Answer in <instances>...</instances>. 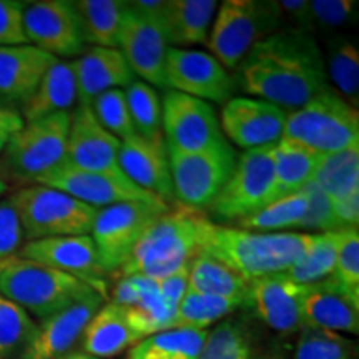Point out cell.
Instances as JSON below:
<instances>
[{
	"label": "cell",
	"mask_w": 359,
	"mask_h": 359,
	"mask_svg": "<svg viewBox=\"0 0 359 359\" xmlns=\"http://www.w3.org/2000/svg\"><path fill=\"white\" fill-rule=\"evenodd\" d=\"M238 74L243 92L285 110L299 109L327 87L325 57L316 40L293 27L259 40Z\"/></svg>",
	"instance_id": "obj_1"
},
{
	"label": "cell",
	"mask_w": 359,
	"mask_h": 359,
	"mask_svg": "<svg viewBox=\"0 0 359 359\" xmlns=\"http://www.w3.org/2000/svg\"><path fill=\"white\" fill-rule=\"evenodd\" d=\"M313 233H259L218 224L205 218L200 250L222 259L245 280L286 273L303 257Z\"/></svg>",
	"instance_id": "obj_2"
},
{
	"label": "cell",
	"mask_w": 359,
	"mask_h": 359,
	"mask_svg": "<svg viewBox=\"0 0 359 359\" xmlns=\"http://www.w3.org/2000/svg\"><path fill=\"white\" fill-rule=\"evenodd\" d=\"M203 212L178 205L151 222L116 275L163 280L188 266L200 251Z\"/></svg>",
	"instance_id": "obj_3"
},
{
	"label": "cell",
	"mask_w": 359,
	"mask_h": 359,
	"mask_svg": "<svg viewBox=\"0 0 359 359\" xmlns=\"http://www.w3.org/2000/svg\"><path fill=\"white\" fill-rule=\"evenodd\" d=\"M0 294L43 321L98 293L79 278L19 258L0 268Z\"/></svg>",
	"instance_id": "obj_4"
},
{
	"label": "cell",
	"mask_w": 359,
	"mask_h": 359,
	"mask_svg": "<svg viewBox=\"0 0 359 359\" xmlns=\"http://www.w3.org/2000/svg\"><path fill=\"white\" fill-rule=\"evenodd\" d=\"M285 138L306 145L318 154L359 148V114L334 88L326 87L299 109L288 111Z\"/></svg>",
	"instance_id": "obj_5"
},
{
	"label": "cell",
	"mask_w": 359,
	"mask_h": 359,
	"mask_svg": "<svg viewBox=\"0 0 359 359\" xmlns=\"http://www.w3.org/2000/svg\"><path fill=\"white\" fill-rule=\"evenodd\" d=\"M27 241L90 235L97 208L43 185L24 187L8 196Z\"/></svg>",
	"instance_id": "obj_6"
},
{
	"label": "cell",
	"mask_w": 359,
	"mask_h": 359,
	"mask_svg": "<svg viewBox=\"0 0 359 359\" xmlns=\"http://www.w3.org/2000/svg\"><path fill=\"white\" fill-rule=\"evenodd\" d=\"M281 13L271 0H224L215 13L208 47L224 69H238L259 40L280 29Z\"/></svg>",
	"instance_id": "obj_7"
},
{
	"label": "cell",
	"mask_w": 359,
	"mask_h": 359,
	"mask_svg": "<svg viewBox=\"0 0 359 359\" xmlns=\"http://www.w3.org/2000/svg\"><path fill=\"white\" fill-rule=\"evenodd\" d=\"M72 111L25 122L0 156V178L34 182L65 160Z\"/></svg>",
	"instance_id": "obj_8"
},
{
	"label": "cell",
	"mask_w": 359,
	"mask_h": 359,
	"mask_svg": "<svg viewBox=\"0 0 359 359\" xmlns=\"http://www.w3.org/2000/svg\"><path fill=\"white\" fill-rule=\"evenodd\" d=\"M273 148H253L238 156L230 180L208 206L215 219L240 223L276 200Z\"/></svg>",
	"instance_id": "obj_9"
},
{
	"label": "cell",
	"mask_w": 359,
	"mask_h": 359,
	"mask_svg": "<svg viewBox=\"0 0 359 359\" xmlns=\"http://www.w3.org/2000/svg\"><path fill=\"white\" fill-rule=\"evenodd\" d=\"M167 148L175 198L198 212L208 208L235 170L238 156L230 142L193 154Z\"/></svg>",
	"instance_id": "obj_10"
},
{
	"label": "cell",
	"mask_w": 359,
	"mask_h": 359,
	"mask_svg": "<svg viewBox=\"0 0 359 359\" xmlns=\"http://www.w3.org/2000/svg\"><path fill=\"white\" fill-rule=\"evenodd\" d=\"M170 208L165 201H128L100 208L92 236L107 275L118 273L151 222Z\"/></svg>",
	"instance_id": "obj_11"
},
{
	"label": "cell",
	"mask_w": 359,
	"mask_h": 359,
	"mask_svg": "<svg viewBox=\"0 0 359 359\" xmlns=\"http://www.w3.org/2000/svg\"><path fill=\"white\" fill-rule=\"evenodd\" d=\"M161 130L167 147L187 154L206 150L226 140L217 111L208 102L175 90H168L161 97Z\"/></svg>",
	"instance_id": "obj_12"
},
{
	"label": "cell",
	"mask_w": 359,
	"mask_h": 359,
	"mask_svg": "<svg viewBox=\"0 0 359 359\" xmlns=\"http://www.w3.org/2000/svg\"><path fill=\"white\" fill-rule=\"evenodd\" d=\"M35 183L64 191L97 210L128 201H160L155 195L133 185L122 172H88L67 161L39 177Z\"/></svg>",
	"instance_id": "obj_13"
},
{
	"label": "cell",
	"mask_w": 359,
	"mask_h": 359,
	"mask_svg": "<svg viewBox=\"0 0 359 359\" xmlns=\"http://www.w3.org/2000/svg\"><path fill=\"white\" fill-rule=\"evenodd\" d=\"M165 85L203 102L226 103L235 92L236 82L212 53L170 47L165 64Z\"/></svg>",
	"instance_id": "obj_14"
},
{
	"label": "cell",
	"mask_w": 359,
	"mask_h": 359,
	"mask_svg": "<svg viewBox=\"0 0 359 359\" xmlns=\"http://www.w3.org/2000/svg\"><path fill=\"white\" fill-rule=\"evenodd\" d=\"M20 259L58 269L79 278L95 290L103 299L109 296L107 271L102 266L92 236H62L47 240L27 241L20 248Z\"/></svg>",
	"instance_id": "obj_15"
},
{
	"label": "cell",
	"mask_w": 359,
	"mask_h": 359,
	"mask_svg": "<svg viewBox=\"0 0 359 359\" xmlns=\"http://www.w3.org/2000/svg\"><path fill=\"white\" fill-rule=\"evenodd\" d=\"M25 35L30 45L52 57H77L85 52L79 13L69 0H40L25 4Z\"/></svg>",
	"instance_id": "obj_16"
},
{
	"label": "cell",
	"mask_w": 359,
	"mask_h": 359,
	"mask_svg": "<svg viewBox=\"0 0 359 359\" xmlns=\"http://www.w3.org/2000/svg\"><path fill=\"white\" fill-rule=\"evenodd\" d=\"M288 111L259 98L235 97L223 103L222 127L235 145L253 150L276 145L283 138Z\"/></svg>",
	"instance_id": "obj_17"
},
{
	"label": "cell",
	"mask_w": 359,
	"mask_h": 359,
	"mask_svg": "<svg viewBox=\"0 0 359 359\" xmlns=\"http://www.w3.org/2000/svg\"><path fill=\"white\" fill-rule=\"evenodd\" d=\"M128 4V2H127ZM170 43L161 27L127 6L118 37V50L132 69L151 87L165 88V64Z\"/></svg>",
	"instance_id": "obj_18"
},
{
	"label": "cell",
	"mask_w": 359,
	"mask_h": 359,
	"mask_svg": "<svg viewBox=\"0 0 359 359\" xmlns=\"http://www.w3.org/2000/svg\"><path fill=\"white\" fill-rule=\"evenodd\" d=\"M120 147L122 140L102 127L90 107H75L72 111L64 161L88 172L118 173Z\"/></svg>",
	"instance_id": "obj_19"
},
{
	"label": "cell",
	"mask_w": 359,
	"mask_h": 359,
	"mask_svg": "<svg viewBox=\"0 0 359 359\" xmlns=\"http://www.w3.org/2000/svg\"><path fill=\"white\" fill-rule=\"evenodd\" d=\"M102 303L100 294H92L40 321L30 343L20 353V359H58L72 353Z\"/></svg>",
	"instance_id": "obj_20"
},
{
	"label": "cell",
	"mask_w": 359,
	"mask_h": 359,
	"mask_svg": "<svg viewBox=\"0 0 359 359\" xmlns=\"http://www.w3.org/2000/svg\"><path fill=\"white\" fill-rule=\"evenodd\" d=\"M306 286L290 280L285 273L250 281L248 306L268 327L280 334L303 330L302 302Z\"/></svg>",
	"instance_id": "obj_21"
},
{
	"label": "cell",
	"mask_w": 359,
	"mask_h": 359,
	"mask_svg": "<svg viewBox=\"0 0 359 359\" xmlns=\"http://www.w3.org/2000/svg\"><path fill=\"white\" fill-rule=\"evenodd\" d=\"M118 167L133 185L151 193L165 203L175 198L165 138L147 140L137 133L125 138L120 147Z\"/></svg>",
	"instance_id": "obj_22"
},
{
	"label": "cell",
	"mask_w": 359,
	"mask_h": 359,
	"mask_svg": "<svg viewBox=\"0 0 359 359\" xmlns=\"http://www.w3.org/2000/svg\"><path fill=\"white\" fill-rule=\"evenodd\" d=\"M304 327L333 331V333H359V302L333 276L306 286L302 302Z\"/></svg>",
	"instance_id": "obj_23"
},
{
	"label": "cell",
	"mask_w": 359,
	"mask_h": 359,
	"mask_svg": "<svg viewBox=\"0 0 359 359\" xmlns=\"http://www.w3.org/2000/svg\"><path fill=\"white\" fill-rule=\"evenodd\" d=\"M70 64L77 83V105L83 107L109 90L128 87L137 79L118 48L92 47Z\"/></svg>",
	"instance_id": "obj_24"
},
{
	"label": "cell",
	"mask_w": 359,
	"mask_h": 359,
	"mask_svg": "<svg viewBox=\"0 0 359 359\" xmlns=\"http://www.w3.org/2000/svg\"><path fill=\"white\" fill-rule=\"evenodd\" d=\"M57 58L34 45L0 47V98L24 105Z\"/></svg>",
	"instance_id": "obj_25"
},
{
	"label": "cell",
	"mask_w": 359,
	"mask_h": 359,
	"mask_svg": "<svg viewBox=\"0 0 359 359\" xmlns=\"http://www.w3.org/2000/svg\"><path fill=\"white\" fill-rule=\"evenodd\" d=\"M217 11V0H167L161 29L170 47L208 43Z\"/></svg>",
	"instance_id": "obj_26"
},
{
	"label": "cell",
	"mask_w": 359,
	"mask_h": 359,
	"mask_svg": "<svg viewBox=\"0 0 359 359\" xmlns=\"http://www.w3.org/2000/svg\"><path fill=\"white\" fill-rule=\"evenodd\" d=\"M77 105V83L70 62L57 58L45 72L32 97L20 107L24 122L47 118V116L70 111Z\"/></svg>",
	"instance_id": "obj_27"
},
{
	"label": "cell",
	"mask_w": 359,
	"mask_h": 359,
	"mask_svg": "<svg viewBox=\"0 0 359 359\" xmlns=\"http://www.w3.org/2000/svg\"><path fill=\"white\" fill-rule=\"evenodd\" d=\"M138 343L130 327L127 309L109 303L93 314L80 339V351L98 359L118 356L125 349Z\"/></svg>",
	"instance_id": "obj_28"
},
{
	"label": "cell",
	"mask_w": 359,
	"mask_h": 359,
	"mask_svg": "<svg viewBox=\"0 0 359 359\" xmlns=\"http://www.w3.org/2000/svg\"><path fill=\"white\" fill-rule=\"evenodd\" d=\"M276 178V198L293 195L313 182L321 154L303 143L283 137L273 148Z\"/></svg>",
	"instance_id": "obj_29"
},
{
	"label": "cell",
	"mask_w": 359,
	"mask_h": 359,
	"mask_svg": "<svg viewBox=\"0 0 359 359\" xmlns=\"http://www.w3.org/2000/svg\"><path fill=\"white\" fill-rule=\"evenodd\" d=\"M188 288L198 293L218 296L226 299H240L248 306L250 281L240 273L215 258L213 255L200 250L190 262V285Z\"/></svg>",
	"instance_id": "obj_30"
},
{
	"label": "cell",
	"mask_w": 359,
	"mask_h": 359,
	"mask_svg": "<svg viewBox=\"0 0 359 359\" xmlns=\"http://www.w3.org/2000/svg\"><path fill=\"white\" fill-rule=\"evenodd\" d=\"M87 43L103 48H118L120 29L127 11L122 0H79L74 2Z\"/></svg>",
	"instance_id": "obj_31"
},
{
	"label": "cell",
	"mask_w": 359,
	"mask_h": 359,
	"mask_svg": "<svg viewBox=\"0 0 359 359\" xmlns=\"http://www.w3.org/2000/svg\"><path fill=\"white\" fill-rule=\"evenodd\" d=\"M311 185L331 201L359 193V148L321 155Z\"/></svg>",
	"instance_id": "obj_32"
},
{
	"label": "cell",
	"mask_w": 359,
	"mask_h": 359,
	"mask_svg": "<svg viewBox=\"0 0 359 359\" xmlns=\"http://www.w3.org/2000/svg\"><path fill=\"white\" fill-rule=\"evenodd\" d=\"M208 330H167L138 341L128 359H198Z\"/></svg>",
	"instance_id": "obj_33"
},
{
	"label": "cell",
	"mask_w": 359,
	"mask_h": 359,
	"mask_svg": "<svg viewBox=\"0 0 359 359\" xmlns=\"http://www.w3.org/2000/svg\"><path fill=\"white\" fill-rule=\"evenodd\" d=\"M341 240H343V231L313 233L308 250L285 275L302 286H311L314 283L331 278Z\"/></svg>",
	"instance_id": "obj_34"
},
{
	"label": "cell",
	"mask_w": 359,
	"mask_h": 359,
	"mask_svg": "<svg viewBox=\"0 0 359 359\" xmlns=\"http://www.w3.org/2000/svg\"><path fill=\"white\" fill-rule=\"evenodd\" d=\"M309 208L308 190L293 193V195L281 196L271 201L263 210H259L251 217L241 219L240 228L259 233H281L290 228L302 226L304 217Z\"/></svg>",
	"instance_id": "obj_35"
},
{
	"label": "cell",
	"mask_w": 359,
	"mask_h": 359,
	"mask_svg": "<svg viewBox=\"0 0 359 359\" xmlns=\"http://www.w3.org/2000/svg\"><path fill=\"white\" fill-rule=\"evenodd\" d=\"M243 306H246V303L240 299L218 298V296L203 294L188 288L175 313L172 330H178V327L206 330L213 323L223 320L228 314Z\"/></svg>",
	"instance_id": "obj_36"
},
{
	"label": "cell",
	"mask_w": 359,
	"mask_h": 359,
	"mask_svg": "<svg viewBox=\"0 0 359 359\" xmlns=\"http://www.w3.org/2000/svg\"><path fill=\"white\" fill-rule=\"evenodd\" d=\"M127 309V318L130 327L137 336L138 341L148 336L161 333V331L172 330L175 311L161 298L158 285L155 280H143L142 298L135 306Z\"/></svg>",
	"instance_id": "obj_37"
},
{
	"label": "cell",
	"mask_w": 359,
	"mask_h": 359,
	"mask_svg": "<svg viewBox=\"0 0 359 359\" xmlns=\"http://www.w3.org/2000/svg\"><path fill=\"white\" fill-rule=\"evenodd\" d=\"M325 67L326 77L334 83L336 92L356 107L359 97V50L356 43L348 39H336L330 45Z\"/></svg>",
	"instance_id": "obj_38"
},
{
	"label": "cell",
	"mask_w": 359,
	"mask_h": 359,
	"mask_svg": "<svg viewBox=\"0 0 359 359\" xmlns=\"http://www.w3.org/2000/svg\"><path fill=\"white\" fill-rule=\"evenodd\" d=\"M125 98L135 133L147 140H161V98L156 90L142 80H135L125 90Z\"/></svg>",
	"instance_id": "obj_39"
},
{
	"label": "cell",
	"mask_w": 359,
	"mask_h": 359,
	"mask_svg": "<svg viewBox=\"0 0 359 359\" xmlns=\"http://www.w3.org/2000/svg\"><path fill=\"white\" fill-rule=\"evenodd\" d=\"M198 359H258L243 323L222 321L208 331Z\"/></svg>",
	"instance_id": "obj_40"
},
{
	"label": "cell",
	"mask_w": 359,
	"mask_h": 359,
	"mask_svg": "<svg viewBox=\"0 0 359 359\" xmlns=\"http://www.w3.org/2000/svg\"><path fill=\"white\" fill-rule=\"evenodd\" d=\"M37 325L6 296L0 294V359H7L24 351L35 334Z\"/></svg>",
	"instance_id": "obj_41"
},
{
	"label": "cell",
	"mask_w": 359,
	"mask_h": 359,
	"mask_svg": "<svg viewBox=\"0 0 359 359\" xmlns=\"http://www.w3.org/2000/svg\"><path fill=\"white\" fill-rule=\"evenodd\" d=\"M354 346L343 334L303 327L293 359H353Z\"/></svg>",
	"instance_id": "obj_42"
},
{
	"label": "cell",
	"mask_w": 359,
	"mask_h": 359,
	"mask_svg": "<svg viewBox=\"0 0 359 359\" xmlns=\"http://www.w3.org/2000/svg\"><path fill=\"white\" fill-rule=\"evenodd\" d=\"M90 109H92L93 115L97 116L102 127L118 140H125V138L135 135V127L123 90L115 88L102 93L93 100Z\"/></svg>",
	"instance_id": "obj_43"
},
{
	"label": "cell",
	"mask_w": 359,
	"mask_h": 359,
	"mask_svg": "<svg viewBox=\"0 0 359 359\" xmlns=\"http://www.w3.org/2000/svg\"><path fill=\"white\" fill-rule=\"evenodd\" d=\"M333 278L348 291L353 299L359 302V233L358 228L343 230Z\"/></svg>",
	"instance_id": "obj_44"
},
{
	"label": "cell",
	"mask_w": 359,
	"mask_h": 359,
	"mask_svg": "<svg viewBox=\"0 0 359 359\" xmlns=\"http://www.w3.org/2000/svg\"><path fill=\"white\" fill-rule=\"evenodd\" d=\"M313 25L321 29H343L358 19V2L353 0H309Z\"/></svg>",
	"instance_id": "obj_45"
},
{
	"label": "cell",
	"mask_w": 359,
	"mask_h": 359,
	"mask_svg": "<svg viewBox=\"0 0 359 359\" xmlns=\"http://www.w3.org/2000/svg\"><path fill=\"white\" fill-rule=\"evenodd\" d=\"M24 230H22L19 217L11 200L0 201V266L6 264L24 243Z\"/></svg>",
	"instance_id": "obj_46"
},
{
	"label": "cell",
	"mask_w": 359,
	"mask_h": 359,
	"mask_svg": "<svg viewBox=\"0 0 359 359\" xmlns=\"http://www.w3.org/2000/svg\"><path fill=\"white\" fill-rule=\"evenodd\" d=\"M25 4L15 0H0V47L27 45L24 27Z\"/></svg>",
	"instance_id": "obj_47"
},
{
	"label": "cell",
	"mask_w": 359,
	"mask_h": 359,
	"mask_svg": "<svg viewBox=\"0 0 359 359\" xmlns=\"http://www.w3.org/2000/svg\"><path fill=\"white\" fill-rule=\"evenodd\" d=\"M309 195V208L306 217H304L302 228L314 231H336L333 223V213H331V200L327 198L325 193H321L316 187H306Z\"/></svg>",
	"instance_id": "obj_48"
},
{
	"label": "cell",
	"mask_w": 359,
	"mask_h": 359,
	"mask_svg": "<svg viewBox=\"0 0 359 359\" xmlns=\"http://www.w3.org/2000/svg\"><path fill=\"white\" fill-rule=\"evenodd\" d=\"M156 285H158L160 294L165 299V303L177 313L178 304L188 291V285H190V264L183 266L173 275L163 278V280H158Z\"/></svg>",
	"instance_id": "obj_49"
},
{
	"label": "cell",
	"mask_w": 359,
	"mask_h": 359,
	"mask_svg": "<svg viewBox=\"0 0 359 359\" xmlns=\"http://www.w3.org/2000/svg\"><path fill=\"white\" fill-rule=\"evenodd\" d=\"M280 8L281 20L286 19L293 22V29L304 30V32H313V15L311 8H309V0H281L276 2Z\"/></svg>",
	"instance_id": "obj_50"
},
{
	"label": "cell",
	"mask_w": 359,
	"mask_h": 359,
	"mask_svg": "<svg viewBox=\"0 0 359 359\" xmlns=\"http://www.w3.org/2000/svg\"><path fill=\"white\" fill-rule=\"evenodd\" d=\"M331 213L336 231L358 228L359 223V193L348 198L331 201Z\"/></svg>",
	"instance_id": "obj_51"
},
{
	"label": "cell",
	"mask_w": 359,
	"mask_h": 359,
	"mask_svg": "<svg viewBox=\"0 0 359 359\" xmlns=\"http://www.w3.org/2000/svg\"><path fill=\"white\" fill-rule=\"evenodd\" d=\"M143 276H122L111 291V303L118 306H135L142 298Z\"/></svg>",
	"instance_id": "obj_52"
},
{
	"label": "cell",
	"mask_w": 359,
	"mask_h": 359,
	"mask_svg": "<svg viewBox=\"0 0 359 359\" xmlns=\"http://www.w3.org/2000/svg\"><path fill=\"white\" fill-rule=\"evenodd\" d=\"M24 118L20 111L7 105H0V156L12 140V137L24 127Z\"/></svg>",
	"instance_id": "obj_53"
},
{
	"label": "cell",
	"mask_w": 359,
	"mask_h": 359,
	"mask_svg": "<svg viewBox=\"0 0 359 359\" xmlns=\"http://www.w3.org/2000/svg\"><path fill=\"white\" fill-rule=\"evenodd\" d=\"M58 359H98V358L90 356V354L83 353V351H72V353L65 354V356H62V358H58Z\"/></svg>",
	"instance_id": "obj_54"
},
{
	"label": "cell",
	"mask_w": 359,
	"mask_h": 359,
	"mask_svg": "<svg viewBox=\"0 0 359 359\" xmlns=\"http://www.w3.org/2000/svg\"><path fill=\"white\" fill-rule=\"evenodd\" d=\"M258 359H286V358L281 351H269V353L262 354V356H258Z\"/></svg>",
	"instance_id": "obj_55"
},
{
	"label": "cell",
	"mask_w": 359,
	"mask_h": 359,
	"mask_svg": "<svg viewBox=\"0 0 359 359\" xmlns=\"http://www.w3.org/2000/svg\"><path fill=\"white\" fill-rule=\"evenodd\" d=\"M6 191H7V183L4 182L2 178H0V198H2V195H4V193H6Z\"/></svg>",
	"instance_id": "obj_56"
}]
</instances>
